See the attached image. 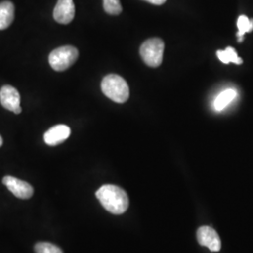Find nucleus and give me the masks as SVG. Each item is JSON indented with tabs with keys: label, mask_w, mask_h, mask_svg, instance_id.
Segmentation results:
<instances>
[{
	"label": "nucleus",
	"mask_w": 253,
	"mask_h": 253,
	"mask_svg": "<svg viewBox=\"0 0 253 253\" xmlns=\"http://www.w3.org/2000/svg\"><path fill=\"white\" fill-rule=\"evenodd\" d=\"M101 206L115 215H121L128 208L126 191L115 185H104L96 192Z\"/></svg>",
	"instance_id": "obj_1"
},
{
	"label": "nucleus",
	"mask_w": 253,
	"mask_h": 253,
	"mask_svg": "<svg viewBox=\"0 0 253 253\" xmlns=\"http://www.w3.org/2000/svg\"><path fill=\"white\" fill-rule=\"evenodd\" d=\"M101 90L110 100L124 103L129 98V87L125 79L118 74H109L101 82Z\"/></svg>",
	"instance_id": "obj_2"
},
{
	"label": "nucleus",
	"mask_w": 253,
	"mask_h": 253,
	"mask_svg": "<svg viewBox=\"0 0 253 253\" xmlns=\"http://www.w3.org/2000/svg\"><path fill=\"white\" fill-rule=\"evenodd\" d=\"M79 56L78 50L71 45L54 49L49 55V63L55 72H63L72 67Z\"/></svg>",
	"instance_id": "obj_3"
},
{
	"label": "nucleus",
	"mask_w": 253,
	"mask_h": 253,
	"mask_svg": "<svg viewBox=\"0 0 253 253\" xmlns=\"http://www.w3.org/2000/svg\"><path fill=\"white\" fill-rule=\"evenodd\" d=\"M164 42L159 38L146 40L141 45L140 54L142 59L147 66L157 68L163 63Z\"/></svg>",
	"instance_id": "obj_4"
},
{
	"label": "nucleus",
	"mask_w": 253,
	"mask_h": 253,
	"mask_svg": "<svg viewBox=\"0 0 253 253\" xmlns=\"http://www.w3.org/2000/svg\"><path fill=\"white\" fill-rule=\"evenodd\" d=\"M2 182L14 196L20 199H29L34 193V189L30 184L26 181L20 180L16 177L7 175L3 178Z\"/></svg>",
	"instance_id": "obj_5"
},
{
	"label": "nucleus",
	"mask_w": 253,
	"mask_h": 253,
	"mask_svg": "<svg viewBox=\"0 0 253 253\" xmlns=\"http://www.w3.org/2000/svg\"><path fill=\"white\" fill-rule=\"evenodd\" d=\"M20 94L18 90L11 85H4L0 90V102L2 106L14 114L22 113L20 106Z\"/></svg>",
	"instance_id": "obj_6"
},
{
	"label": "nucleus",
	"mask_w": 253,
	"mask_h": 253,
	"mask_svg": "<svg viewBox=\"0 0 253 253\" xmlns=\"http://www.w3.org/2000/svg\"><path fill=\"white\" fill-rule=\"evenodd\" d=\"M197 239L200 245L207 247L213 253H217L221 249L220 238L217 232L211 227H200L197 231Z\"/></svg>",
	"instance_id": "obj_7"
},
{
	"label": "nucleus",
	"mask_w": 253,
	"mask_h": 253,
	"mask_svg": "<svg viewBox=\"0 0 253 253\" xmlns=\"http://www.w3.org/2000/svg\"><path fill=\"white\" fill-rule=\"evenodd\" d=\"M75 15V6L73 0H57L54 9V18L62 25L70 24Z\"/></svg>",
	"instance_id": "obj_8"
},
{
	"label": "nucleus",
	"mask_w": 253,
	"mask_h": 253,
	"mask_svg": "<svg viewBox=\"0 0 253 253\" xmlns=\"http://www.w3.org/2000/svg\"><path fill=\"white\" fill-rule=\"evenodd\" d=\"M71 135V128L66 125H56L44 133V142L48 145H60Z\"/></svg>",
	"instance_id": "obj_9"
},
{
	"label": "nucleus",
	"mask_w": 253,
	"mask_h": 253,
	"mask_svg": "<svg viewBox=\"0 0 253 253\" xmlns=\"http://www.w3.org/2000/svg\"><path fill=\"white\" fill-rule=\"evenodd\" d=\"M14 19V5L10 1L0 3V30H4L11 25Z\"/></svg>",
	"instance_id": "obj_10"
},
{
	"label": "nucleus",
	"mask_w": 253,
	"mask_h": 253,
	"mask_svg": "<svg viewBox=\"0 0 253 253\" xmlns=\"http://www.w3.org/2000/svg\"><path fill=\"white\" fill-rule=\"evenodd\" d=\"M217 55L222 63H235L236 65L243 63V60L238 56L233 47H227L225 50H218L217 51Z\"/></svg>",
	"instance_id": "obj_11"
},
{
	"label": "nucleus",
	"mask_w": 253,
	"mask_h": 253,
	"mask_svg": "<svg viewBox=\"0 0 253 253\" xmlns=\"http://www.w3.org/2000/svg\"><path fill=\"white\" fill-rule=\"evenodd\" d=\"M237 28L238 32L236 36L238 38V42H242L245 33L253 31V19H249L246 15H240L237 20Z\"/></svg>",
	"instance_id": "obj_12"
},
{
	"label": "nucleus",
	"mask_w": 253,
	"mask_h": 253,
	"mask_svg": "<svg viewBox=\"0 0 253 253\" xmlns=\"http://www.w3.org/2000/svg\"><path fill=\"white\" fill-rule=\"evenodd\" d=\"M236 96V92L234 89H227L221 92L217 99L215 100L214 106L217 111H222L231 103V101L234 100Z\"/></svg>",
	"instance_id": "obj_13"
},
{
	"label": "nucleus",
	"mask_w": 253,
	"mask_h": 253,
	"mask_svg": "<svg viewBox=\"0 0 253 253\" xmlns=\"http://www.w3.org/2000/svg\"><path fill=\"white\" fill-rule=\"evenodd\" d=\"M103 9L110 15H118L122 12L120 0H103Z\"/></svg>",
	"instance_id": "obj_14"
},
{
	"label": "nucleus",
	"mask_w": 253,
	"mask_h": 253,
	"mask_svg": "<svg viewBox=\"0 0 253 253\" xmlns=\"http://www.w3.org/2000/svg\"><path fill=\"white\" fill-rule=\"evenodd\" d=\"M36 253H63L62 250L57 246L48 243V242H40L35 245Z\"/></svg>",
	"instance_id": "obj_15"
},
{
	"label": "nucleus",
	"mask_w": 253,
	"mask_h": 253,
	"mask_svg": "<svg viewBox=\"0 0 253 253\" xmlns=\"http://www.w3.org/2000/svg\"><path fill=\"white\" fill-rule=\"evenodd\" d=\"M145 1L148 2V3H151L153 5H157V6H161L166 2V0H145Z\"/></svg>",
	"instance_id": "obj_16"
},
{
	"label": "nucleus",
	"mask_w": 253,
	"mask_h": 253,
	"mask_svg": "<svg viewBox=\"0 0 253 253\" xmlns=\"http://www.w3.org/2000/svg\"><path fill=\"white\" fill-rule=\"evenodd\" d=\"M2 145H3V139H2V137L0 135V147H1Z\"/></svg>",
	"instance_id": "obj_17"
}]
</instances>
